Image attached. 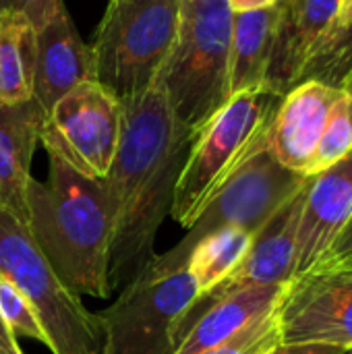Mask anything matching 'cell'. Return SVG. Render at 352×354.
Wrapping results in <instances>:
<instances>
[{
  "label": "cell",
  "instance_id": "cell-1",
  "mask_svg": "<svg viewBox=\"0 0 352 354\" xmlns=\"http://www.w3.org/2000/svg\"><path fill=\"white\" fill-rule=\"evenodd\" d=\"M122 104L120 137L104 185L114 201L110 288L122 290L156 257L193 135L180 127L164 87L154 81Z\"/></svg>",
  "mask_w": 352,
  "mask_h": 354
},
{
  "label": "cell",
  "instance_id": "cell-2",
  "mask_svg": "<svg viewBox=\"0 0 352 354\" xmlns=\"http://www.w3.org/2000/svg\"><path fill=\"white\" fill-rule=\"evenodd\" d=\"M50 158L48 180L27 185V228L58 276L79 297L108 299L114 201L104 180Z\"/></svg>",
  "mask_w": 352,
  "mask_h": 354
},
{
  "label": "cell",
  "instance_id": "cell-3",
  "mask_svg": "<svg viewBox=\"0 0 352 354\" xmlns=\"http://www.w3.org/2000/svg\"><path fill=\"white\" fill-rule=\"evenodd\" d=\"M228 0H183L176 41L156 77L176 120L193 137L230 100Z\"/></svg>",
  "mask_w": 352,
  "mask_h": 354
},
{
  "label": "cell",
  "instance_id": "cell-4",
  "mask_svg": "<svg viewBox=\"0 0 352 354\" xmlns=\"http://www.w3.org/2000/svg\"><path fill=\"white\" fill-rule=\"evenodd\" d=\"M268 127L210 195L185 239L166 253L156 255L135 280H156L183 270L195 245L220 228L237 226L251 234L259 232V228L305 187L309 176L284 168L270 151Z\"/></svg>",
  "mask_w": 352,
  "mask_h": 354
},
{
  "label": "cell",
  "instance_id": "cell-5",
  "mask_svg": "<svg viewBox=\"0 0 352 354\" xmlns=\"http://www.w3.org/2000/svg\"><path fill=\"white\" fill-rule=\"evenodd\" d=\"M0 276L8 280L37 315L52 354H102L98 313L52 268L29 228L0 209Z\"/></svg>",
  "mask_w": 352,
  "mask_h": 354
},
{
  "label": "cell",
  "instance_id": "cell-6",
  "mask_svg": "<svg viewBox=\"0 0 352 354\" xmlns=\"http://www.w3.org/2000/svg\"><path fill=\"white\" fill-rule=\"evenodd\" d=\"M183 0H110L91 46L95 81L120 102L160 75L180 25Z\"/></svg>",
  "mask_w": 352,
  "mask_h": 354
},
{
  "label": "cell",
  "instance_id": "cell-7",
  "mask_svg": "<svg viewBox=\"0 0 352 354\" xmlns=\"http://www.w3.org/2000/svg\"><path fill=\"white\" fill-rule=\"evenodd\" d=\"M284 95L268 89L232 95L195 135L178 174L170 216L191 228L210 195L272 122Z\"/></svg>",
  "mask_w": 352,
  "mask_h": 354
},
{
  "label": "cell",
  "instance_id": "cell-8",
  "mask_svg": "<svg viewBox=\"0 0 352 354\" xmlns=\"http://www.w3.org/2000/svg\"><path fill=\"white\" fill-rule=\"evenodd\" d=\"M199 288L187 268L156 280H133L98 313L102 354H174V328Z\"/></svg>",
  "mask_w": 352,
  "mask_h": 354
},
{
  "label": "cell",
  "instance_id": "cell-9",
  "mask_svg": "<svg viewBox=\"0 0 352 354\" xmlns=\"http://www.w3.org/2000/svg\"><path fill=\"white\" fill-rule=\"evenodd\" d=\"M122 122V104L98 81H85L62 95L46 114L39 143L89 178H106Z\"/></svg>",
  "mask_w": 352,
  "mask_h": 354
},
{
  "label": "cell",
  "instance_id": "cell-10",
  "mask_svg": "<svg viewBox=\"0 0 352 354\" xmlns=\"http://www.w3.org/2000/svg\"><path fill=\"white\" fill-rule=\"evenodd\" d=\"M284 344L352 346V270L313 268L297 276L278 305Z\"/></svg>",
  "mask_w": 352,
  "mask_h": 354
},
{
  "label": "cell",
  "instance_id": "cell-11",
  "mask_svg": "<svg viewBox=\"0 0 352 354\" xmlns=\"http://www.w3.org/2000/svg\"><path fill=\"white\" fill-rule=\"evenodd\" d=\"M307 185V183H305ZM305 187L288 199L261 228L255 232L253 243L243 257V261L214 288L201 292L174 328V344L183 342L193 324L201 313L212 307L216 301L247 288L257 286H282L290 284L297 274V239H299V220L303 209Z\"/></svg>",
  "mask_w": 352,
  "mask_h": 354
},
{
  "label": "cell",
  "instance_id": "cell-12",
  "mask_svg": "<svg viewBox=\"0 0 352 354\" xmlns=\"http://www.w3.org/2000/svg\"><path fill=\"white\" fill-rule=\"evenodd\" d=\"M352 218V149L307 178L297 239V276L317 268Z\"/></svg>",
  "mask_w": 352,
  "mask_h": 354
},
{
  "label": "cell",
  "instance_id": "cell-13",
  "mask_svg": "<svg viewBox=\"0 0 352 354\" xmlns=\"http://www.w3.org/2000/svg\"><path fill=\"white\" fill-rule=\"evenodd\" d=\"M340 97L342 89L319 81H303L282 97L268 127V147L284 168L309 176L315 147Z\"/></svg>",
  "mask_w": 352,
  "mask_h": 354
},
{
  "label": "cell",
  "instance_id": "cell-14",
  "mask_svg": "<svg viewBox=\"0 0 352 354\" xmlns=\"http://www.w3.org/2000/svg\"><path fill=\"white\" fill-rule=\"evenodd\" d=\"M85 81H95L93 52L87 46L66 6L58 10L35 29V73H33V97L48 110L71 89Z\"/></svg>",
  "mask_w": 352,
  "mask_h": 354
},
{
  "label": "cell",
  "instance_id": "cell-15",
  "mask_svg": "<svg viewBox=\"0 0 352 354\" xmlns=\"http://www.w3.org/2000/svg\"><path fill=\"white\" fill-rule=\"evenodd\" d=\"M340 0H278L272 58L266 89L286 95L305 68V62L330 31Z\"/></svg>",
  "mask_w": 352,
  "mask_h": 354
},
{
  "label": "cell",
  "instance_id": "cell-16",
  "mask_svg": "<svg viewBox=\"0 0 352 354\" xmlns=\"http://www.w3.org/2000/svg\"><path fill=\"white\" fill-rule=\"evenodd\" d=\"M46 112L35 97L0 104V197L8 214L27 226V185Z\"/></svg>",
  "mask_w": 352,
  "mask_h": 354
},
{
  "label": "cell",
  "instance_id": "cell-17",
  "mask_svg": "<svg viewBox=\"0 0 352 354\" xmlns=\"http://www.w3.org/2000/svg\"><path fill=\"white\" fill-rule=\"evenodd\" d=\"M286 286L288 284L247 288L216 301L193 324L174 354H203L230 340L247 326L274 311Z\"/></svg>",
  "mask_w": 352,
  "mask_h": 354
},
{
  "label": "cell",
  "instance_id": "cell-18",
  "mask_svg": "<svg viewBox=\"0 0 352 354\" xmlns=\"http://www.w3.org/2000/svg\"><path fill=\"white\" fill-rule=\"evenodd\" d=\"M276 4L259 10L232 12L230 35V97L243 91L266 89V75L272 58Z\"/></svg>",
  "mask_w": 352,
  "mask_h": 354
},
{
  "label": "cell",
  "instance_id": "cell-19",
  "mask_svg": "<svg viewBox=\"0 0 352 354\" xmlns=\"http://www.w3.org/2000/svg\"><path fill=\"white\" fill-rule=\"evenodd\" d=\"M35 27L19 10L0 12V104L33 97Z\"/></svg>",
  "mask_w": 352,
  "mask_h": 354
},
{
  "label": "cell",
  "instance_id": "cell-20",
  "mask_svg": "<svg viewBox=\"0 0 352 354\" xmlns=\"http://www.w3.org/2000/svg\"><path fill=\"white\" fill-rule=\"evenodd\" d=\"M253 236L255 234L243 228L228 226L207 234L195 245L185 268L197 282L199 295L220 284L243 261L253 243Z\"/></svg>",
  "mask_w": 352,
  "mask_h": 354
},
{
  "label": "cell",
  "instance_id": "cell-21",
  "mask_svg": "<svg viewBox=\"0 0 352 354\" xmlns=\"http://www.w3.org/2000/svg\"><path fill=\"white\" fill-rule=\"evenodd\" d=\"M352 71V33L336 35V37H324L309 60L305 62V68L299 77V83L303 81H319L330 87L342 89L344 79ZM297 83V85H299Z\"/></svg>",
  "mask_w": 352,
  "mask_h": 354
},
{
  "label": "cell",
  "instance_id": "cell-22",
  "mask_svg": "<svg viewBox=\"0 0 352 354\" xmlns=\"http://www.w3.org/2000/svg\"><path fill=\"white\" fill-rule=\"evenodd\" d=\"M352 149V118L349 110V100L342 91V97L334 104L330 118L326 122V129L319 137V143L315 147L309 176L322 172L324 168L338 162L342 156H346Z\"/></svg>",
  "mask_w": 352,
  "mask_h": 354
},
{
  "label": "cell",
  "instance_id": "cell-23",
  "mask_svg": "<svg viewBox=\"0 0 352 354\" xmlns=\"http://www.w3.org/2000/svg\"><path fill=\"white\" fill-rule=\"evenodd\" d=\"M278 344H282V336H280L278 307H276L274 311L259 317L230 340L203 354H266L276 348Z\"/></svg>",
  "mask_w": 352,
  "mask_h": 354
},
{
  "label": "cell",
  "instance_id": "cell-24",
  "mask_svg": "<svg viewBox=\"0 0 352 354\" xmlns=\"http://www.w3.org/2000/svg\"><path fill=\"white\" fill-rule=\"evenodd\" d=\"M0 315L6 322V326L15 332V336H27L48 346L46 332L33 313L27 299L0 276Z\"/></svg>",
  "mask_w": 352,
  "mask_h": 354
},
{
  "label": "cell",
  "instance_id": "cell-25",
  "mask_svg": "<svg viewBox=\"0 0 352 354\" xmlns=\"http://www.w3.org/2000/svg\"><path fill=\"white\" fill-rule=\"evenodd\" d=\"M60 4H64V0H12V8L25 15L35 29L41 27Z\"/></svg>",
  "mask_w": 352,
  "mask_h": 354
},
{
  "label": "cell",
  "instance_id": "cell-26",
  "mask_svg": "<svg viewBox=\"0 0 352 354\" xmlns=\"http://www.w3.org/2000/svg\"><path fill=\"white\" fill-rule=\"evenodd\" d=\"M346 348L330 344H278L266 354H344Z\"/></svg>",
  "mask_w": 352,
  "mask_h": 354
},
{
  "label": "cell",
  "instance_id": "cell-27",
  "mask_svg": "<svg viewBox=\"0 0 352 354\" xmlns=\"http://www.w3.org/2000/svg\"><path fill=\"white\" fill-rule=\"evenodd\" d=\"M346 33H352V0H340L336 19L324 37H336V35H346Z\"/></svg>",
  "mask_w": 352,
  "mask_h": 354
},
{
  "label": "cell",
  "instance_id": "cell-28",
  "mask_svg": "<svg viewBox=\"0 0 352 354\" xmlns=\"http://www.w3.org/2000/svg\"><path fill=\"white\" fill-rule=\"evenodd\" d=\"M351 251H352V218H351V222L346 224V228L340 232V236L336 239V243L332 245L330 255H328L319 266H332V263L340 261L342 257H346Z\"/></svg>",
  "mask_w": 352,
  "mask_h": 354
},
{
  "label": "cell",
  "instance_id": "cell-29",
  "mask_svg": "<svg viewBox=\"0 0 352 354\" xmlns=\"http://www.w3.org/2000/svg\"><path fill=\"white\" fill-rule=\"evenodd\" d=\"M0 354H23L15 332L6 326L2 315H0Z\"/></svg>",
  "mask_w": 352,
  "mask_h": 354
},
{
  "label": "cell",
  "instance_id": "cell-30",
  "mask_svg": "<svg viewBox=\"0 0 352 354\" xmlns=\"http://www.w3.org/2000/svg\"><path fill=\"white\" fill-rule=\"evenodd\" d=\"M278 0H228V6L232 12H247V10H259L274 6Z\"/></svg>",
  "mask_w": 352,
  "mask_h": 354
},
{
  "label": "cell",
  "instance_id": "cell-31",
  "mask_svg": "<svg viewBox=\"0 0 352 354\" xmlns=\"http://www.w3.org/2000/svg\"><path fill=\"white\" fill-rule=\"evenodd\" d=\"M342 91H344V95H346V100H349V110H351L352 118V71L351 75L344 79V83H342Z\"/></svg>",
  "mask_w": 352,
  "mask_h": 354
},
{
  "label": "cell",
  "instance_id": "cell-32",
  "mask_svg": "<svg viewBox=\"0 0 352 354\" xmlns=\"http://www.w3.org/2000/svg\"><path fill=\"white\" fill-rule=\"evenodd\" d=\"M332 266H338V268H346V270H352V251L346 255V257H342L340 261H336V263H332ZM332 266H326V268H332ZM319 268V266H317Z\"/></svg>",
  "mask_w": 352,
  "mask_h": 354
},
{
  "label": "cell",
  "instance_id": "cell-33",
  "mask_svg": "<svg viewBox=\"0 0 352 354\" xmlns=\"http://www.w3.org/2000/svg\"><path fill=\"white\" fill-rule=\"evenodd\" d=\"M10 8H12V0H0V12L10 10Z\"/></svg>",
  "mask_w": 352,
  "mask_h": 354
},
{
  "label": "cell",
  "instance_id": "cell-34",
  "mask_svg": "<svg viewBox=\"0 0 352 354\" xmlns=\"http://www.w3.org/2000/svg\"><path fill=\"white\" fill-rule=\"evenodd\" d=\"M344 354H352V346L351 348H346V351H344Z\"/></svg>",
  "mask_w": 352,
  "mask_h": 354
},
{
  "label": "cell",
  "instance_id": "cell-35",
  "mask_svg": "<svg viewBox=\"0 0 352 354\" xmlns=\"http://www.w3.org/2000/svg\"><path fill=\"white\" fill-rule=\"evenodd\" d=\"M0 209H4V205H2V197H0Z\"/></svg>",
  "mask_w": 352,
  "mask_h": 354
}]
</instances>
